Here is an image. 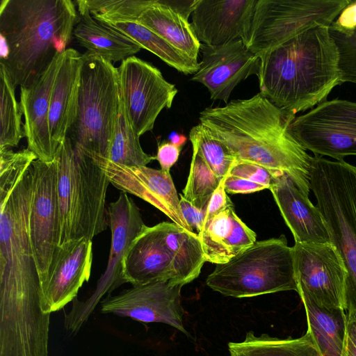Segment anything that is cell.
I'll return each instance as SVG.
<instances>
[{
  "instance_id": "1",
  "label": "cell",
  "mask_w": 356,
  "mask_h": 356,
  "mask_svg": "<svg viewBox=\"0 0 356 356\" xmlns=\"http://www.w3.org/2000/svg\"><path fill=\"white\" fill-rule=\"evenodd\" d=\"M294 119L260 92L224 106L206 108L199 116L200 124L229 149L236 161L285 173L309 195L312 156L289 131Z\"/></svg>"
},
{
  "instance_id": "23",
  "label": "cell",
  "mask_w": 356,
  "mask_h": 356,
  "mask_svg": "<svg viewBox=\"0 0 356 356\" xmlns=\"http://www.w3.org/2000/svg\"><path fill=\"white\" fill-rule=\"evenodd\" d=\"M197 234L206 261L216 265L228 262L253 245L257 237L234 207L213 217Z\"/></svg>"
},
{
  "instance_id": "32",
  "label": "cell",
  "mask_w": 356,
  "mask_h": 356,
  "mask_svg": "<svg viewBox=\"0 0 356 356\" xmlns=\"http://www.w3.org/2000/svg\"><path fill=\"white\" fill-rule=\"evenodd\" d=\"M282 172H275L248 161H235L225 177L227 193L247 194L270 188Z\"/></svg>"
},
{
  "instance_id": "2",
  "label": "cell",
  "mask_w": 356,
  "mask_h": 356,
  "mask_svg": "<svg viewBox=\"0 0 356 356\" xmlns=\"http://www.w3.org/2000/svg\"><path fill=\"white\" fill-rule=\"evenodd\" d=\"M258 56L259 92L293 118L326 101L343 83L328 26L313 27Z\"/></svg>"
},
{
  "instance_id": "18",
  "label": "cell",
  "mask_w": 356,
  "mask_h": 356,
  "mask_svg": "<svg viewBox=\"0 0 356 356\" xmlns=\"http://www.w3.org/2000/svg\"><path fill=\"white\" fill-rule=\"evenodd\" d=\"M62 54H57L45 71L29 86L20 87V108L24 118L23 130L28 149L42 161L52 162L55 148L49 121L50 97Z\"/></svg>"
},
{
  "instance_id": "13",
  "label": "cell",
  "mask_w": 356,
  "mask_h": 356,
  "mask_svg": "<svg viewBox=\"0 0 356 356\" xmlns=\"http://www.w3.org/2000/svg\"><path fill=\"white\" fill-rule=\"evenodd\" d=\"M184 285L172 280L133 285L101 302V312L129 317L143 323L168 324L185 334L181 289Z\"/></svg>"
},
{
  "instance_id": "14",
  "label": "cell",
  "mask_w": 356,
  "mask_h": 356,
  "mask_svg": "<svg viewBox=\"0 0 356 356\" xmlns=\"http://www.w3.org/2000/svg\"><path fill=\"white\" fill-rule=\"evenodd\" d=\"M87 156L104 172L115 188L145 200L178 226L193 232L181 213L180 199L170 172L147 165L126 166L99 156Z\"/></svg>"
},
{
  "instance_id": "41",
  "label": "cell",
  "mask_w": 356,
  "mask_h": 356,
  "mask_svg": "<svg viewBox=\"0 0 356 356\" xmlns=\"http://www.w3.org/2000/svg\"><path fill=\"white\" fill-rule=\"evenodd\" d=\"M343 356H356V313L348 312L347 336Z\"/></svg>"
},
{
  "instance_id": "12",
  "label": "cell",
  "mask_w": 356,
  "mask_h": 356,
  "mask_svg": "<svg viewBox=\"0 0 356 356\" xmlns=\"http://www.w3.org/2000/svg\"><path fill=\"white\" fill-rule=\"evenodd\" d=\"M295 277L299 295L330 307L346 309L347 271L331 243H295Z\"/></svg>"
},
{
  "instance_id": "6",
  "label": "cell",
  "mask_w": 356,
  "mask_h": 356,
  "mask_svg": "<svg viewBox=\"0 0 356 356\" xmlns=\"http://www.w3.org/2000/svg\"><path fill=\"white\" fill-rule=\"evenodd\" d=\"M120 102L118 67L86 51L82 54L76 118L67 136L75 149L108 159Z\"/></svg>"
},
{
  "instance_id": "42",
  "label": "cell",
  "mask_w": 356,
  "mask_h": 356,
  "mask_svg": "<svg viewBox=\"0 0 356 356\" xmlns=\"http://www.w3.org/2000/svg\"><path fill=\"white\" fill-rule=\"evenodd\" d=\"M170 142L175 145L181 147L186 143V138L182 134H177L176 132H172L170 136Z\"/></svg>"
},
{
  "instance_id": "5",
  "label": "cell",
  "mask_w": 356,
  "mask_h": 356,
  "mask_svg": "<svg viewBox=\"0 0 356 356\" xmlns=\"http://www.w3.org/2000/svg\"><path fill=\"white\" fill-rule=\"evenodd\" d=\"M309 185L347 271L346 309L356 313V165L314 154Z\"/></svg>"
},
{
  "instance_id": "29",
  "label": "cell",
  "mask_w": 356,
  "mask_h": 356,
  "mask_svg": "<svg viewBox=\"0 0 356 356\" xmlns=\"http://www.w3.org/2000/svg\"><path fill=\"white\" fill-rule=\"evenodd\" d=\"M102 24L124 34L143 49L152 52L166 64L184 74H193L198 69L199 62L185 56L137 20Z\"/></svg>"
},
{
  "instance_id": "33",
  "label": "cell",
  "mask_w": 356,
  "mask_h": 356,
  "mask_svg": "<svg viewBox=\"0 0 356 356\" xmlns=\"http://www.w3.org/2000/svg\"><path fill=\"white\" fill-rule=\"evenodd\" d=\"M222 180L197 149L193 147L189 175L181 194L184 197L195 207L204 208Z\"/></svg>"
},
{
  "instance_id": "27",
  "label": "cell",
  "mask_w": 356,
  "mask_h": 356,
  "mask_svg": "<svg viewBox=\"0 0 356 356\" xmlns=\"http://www.w3.org/2000/svg\"><path fill=\"white\" fill-rule=\"evenodd\" d=\"M159 225L174 259L177 281L182 285L193 281L206 261L198 234L174 222H162Z\"/></svg>"
},
{
  "instance_id": "22",
  "label": "cell",
  "mask_w": 356,
  "mask_h": 356,
  "mask_svg": "<svg viewBox=\"0 0 356 356\" xmlns=\"http://www.w3.org/2000/svg\"><path fill=\"white\" fill-rule=\"evenodd\" d=\"M82 54L68 48L63 53L52 88L49 112L50 134L56 149L75 122L80 88Z\"/></svg>"
},
{
  "instance_id": "3",
  "label": "cell",
  "mask_w": 356,
  "mask_h": 356,
  "mask_svg": "<svg viewBox=\"0 0 356 356\" xmlns=\"http://www.w3.org/2000/svg\"><path fill=\"white\" fill-rule=\"evenodd\" d=\"M70 0H1L0 36L8 56L0 61L15 86H31L63 53L78 20Z\"/></svg>"
},
{
  "instance_id": "17",
  "label": "cell",
  "mask_w": 356,
  "mask_h": 356,
  "mask_svg": "<svg viewBox=\"0 0 356 356\" xmlns=\"http://www.w3.org/2000/svg\"><path fill=\"white\" fill-rule=\"evenodd\" d=\"M92 240L83 238L60 246L49 276L41 288V308L57 312L72 301L90 277Z\"/></svg>"
},
{
  "instance_id": "31",
  "label": "cell",
  "mask_w": 356,
  "mask_h": 356,
  "mask_svg": "<svg viewBox=\"0 0 356 356\" xmlns=\"http://www.w3.org/2000/svg\"><path fill=\"white\" fill-rule=\"evenodd\" d=\"M140 136L132 129L121 98L118 120L111 145L108 160L126 166H143L156 159L145 153Z\"/></svg>"
},
{
  "instance_id": "36",
  "label": "cell",
  "mask_w": 356,
  "mask_h": 356,
  "mask_svg": "<svg viewBox=\"0 0 356 356\" xmlns=\"http://www.w3.org/2000/svg\"><path fill=\"white\" fill-rule=\"evenodd\" d=\"M329 31L338 48L342 83L356 84V29L348 34Z\"/></svg>"
},
{
  "instance_id": "34",
  "label": "cell",
  "mask_w": 356,
  "mask_h": 356,
  "mask_svg": "<svg viewBox=\"0 0 356 356\" xmlns=\"http://www.w3.org/2000/svg\"><path fill=\"white\" fill-rule=\"evenodd\" d=\"M155 0H76L78 8L87 10L102 23L136 21Z\"/></svg>"
},
{
  "instance_id": "11",
  "label": "cell",
  "mask_w": 356,
  "mask_h": 356,
  "mask_svg": "<svg viewBox=\"0 0 356 356\" xmlns=\"http://www.w3.org/2000/svg\"><path fill=\"white\" fill-rule=\"evenodd\" d=\"M122 101L129 123L138 136L154 128L163 108H170L178 92L155 66L135 56L118 67Z\"/></svg>"
},
{
  "instance_id": "40",
  "label": "cell",
  "mask_w": 356,
  "mask_h": 356,
  "mask_svg": "<svg viewBox=\"0 0 356 356\" xmlns=\"http://www.w3.org/2000/svg\"><path fill=\"white\" fill-rule=\"evenodd\" d=\"M181 147L170 142H165L158 146L156 159L159 161L161 169L170 172L171 167L177 162Z\"/></svg>"
},
{
  "instance_id": "9",
  "label": "cell",
  "mask_w": 356,
  "mask_h": 356,
  "mask_svg": "<svg viewBox=\"0 0 356 356\" xmlns=\"http://www.w3.org/2000/svg\"><path fill=\"white\" fill-rule=\"evenodd\" d=\"M289 131L306 150L315 155L337 161L356 156V102L326 100L296 117Z\"/></svg>"
},
{
  "instance_id": "19",
  "label": "cell",
  "mask_w": 356,
  "mask_h": 356,
  "mask_svg": "<svg viewBox=\"0 0 356 356\" xmlns=\"http://www.w3.org/2000/svg\"><path fill=\"white\" fill-rule=\"evenodd\" d=\"M108 227L111 231V245L105 272L88 302L93 305L105 293L124 283L122 262L133 241L147 227L139 209L127 193L121 192L118 198L107 208Z\"/></svg>"
},
{
  "instance_id": "38",
  "label": "cell",
  "mask_w": 356,
  "mask_h": 356,
  "mask_svg": "<svg viewBox=\"0 0 356 356\" xmlns=\"http://www.w3.org/2000/svg\"><path fill=\"white\" fill-rule=\"evenodd\" d=\"M231 207H233L232 202L225 191L223 179L209 201L203 227L213 217Z\"/></svg>"
},
{
  "instance_id": "26",
  "label": "cell",
  "mask_w": 356,
  "mask_h": 356,
  "mask_svg": "<svg viewBox=\"0 0 356 356\" xmlns=\"http://www.w3.org/2000/svg\"><path fill=\"white\" fill-rule=\"evenodd\" d=\"M187 57L197 61L201 43L188 19L164 0H155L137 19Z\"/></svg>"
},
{
  "instance_id": "30",
  "label": "cell",
  "mask_w": 356,
  "mask_h": 356,
  "mask_svg": "<svg viewBox=\"0 0 356 356\" xmlns=\"http://www.w3.org/2000/svg\"><path fill=\"white\" fill-rule=\"evenodd\" d=\"M15 86L0 64V150L17 147L24 137L22 112L15 97Z\"/></svg>"
},
{
  "instance_id": "10",
  "label": "cell",
  "mask_w": 356,
  "mask_h": 356,
  "mask_svg": "<svg viewBox=\"0 0 356 356\" xmlns=\"http://www.w3.org/2000/svg\"><path fill=\"white\" fill-rule=\"evenodd\" d=\"M32 193L29 227L40 286L47 282L59 246L57 165L38 159L31 164Z\"/></svg>"
},
{
  "instance_id": "16",
  "label": "cell",
  "mask_w": 356,
  "mask_h": 356,
  "mask_svg": "<svg viewBox=\"0 0 356 356\" xmlns=\"http://www.w3.org/2000/svg\"><path fill=\"white\" fill-rule=\"evenodd\" d=\"M257 0H195L191 26L201 44L221 46L237 39L246 44Z\"/></svg>"
},
{
  "instance_id": "24",
  "label": "cell",
  "mask_w": 356,
  "mask_h": 356,
  "mask_svg": "<svg viewBox=\"0 0 356 356\" xmlns=\"http://www.w3.org/2000/svg\"><path fill=\"white\" fill-rule=\"evenodd\" d=\"M78 12L72 35L86 51L112 63L123 61L143 49L124 34L96 20L87 10L78 8Z\"/></svg>"
},
{
  "instance_id": "35",
  "label": "cell",
  "mask_w": 356,
  "mask_h": 356,
  "mask_svg": "<svg viewBox=\"0 0 356 356\" xmlns=\"http://www.w3.org/2000/svg\"><path fill=\"white\" fill-rule=\"evenodd\" d=\"M192 147L197 149L218 177L223 179L236 159L229 149L202 124L189 133Z\"/></svg>"
},
{
  "instance_id": "25",
  "label": "cell",
  "mask_w": 356,
  "mask_h": 356,
  "mask_svg": "<svg viewBox=\"0 0 356 356\" xmlns=\"http://www.w3.org/2000/svg\"><path fill=\"white\" fill-rule=\"evenodd\" d=\"M306 312L308 330L321 356H343L347 336L345 309L321 305L300 295Z\"/></svg>"
},
{
  "instance_id": "21",
  "label": "cell",
  "mask_w": 356,
  "mask_h": 356,
  "mask_svg": "<svg viewBox=\"0 0 356 356\" xmlns=\"http://www.w3.org/2000/svg\"><path fill=\"white\" fill-rule=\"evenodd\" d=\"M269 189L295 243H330L320 209L286 174L279 175Z\"/></svg>"
},
{
  "instance_id": "39",
  "label": "cell",
  "mask_w": 356,
  "mask_h": 356,
  "mask_svg": "<svg viewBox=\"0 0 356 356\" xmlns=\"http://www.w3.org/2000/svg\"><path fill=\"white\" fill-rule=\"evenodd\" d=\"M330 30L348 34L356 29V1H350L329 26Z\"/></svg>"
},
{
  "instance_id": "8",
  "label": "cell",
  "mask_w": 356,
  "mask_h": 356,
  "mask_svg": "<svg viewBox=\"0 0 356 356\" xmlns=\"http://www.w3.org/2000/svg\"><path fill=\"white\" fill-rule=\"evenodd\" d=\"M350 1L257 0L246 46L259 55L313 27H329Z\"/></svg>"
},
{
  "instance_id": "28",
  "label": "cell",
  "mask_w": 356,
  "mask_h": 356,
  "mask_svg": "<svg viewBox=\"0 0 356 356\" xmlns=\"http://www.w3.org/2000/svg\"><path fill=\"white\" fill-rule=\"evenodd\" d=\"M230 356H321L309 333L297 339L246 334L241 342L228 343Z\"/></svg>"
},
{
  "instance_id": "20",
  "label": "cell",
  "mask_w": 356,
  "mask_h": 356,
  "mask_svg": "<svg viewBox=\"0 0 356 356\" xmlns=\"http://www.w3.org/2000/svg\"><path fill=\"white\" fill-rule=\"evenodd\" d=\"M122 280L132 285L170 280L178 282L174 259L159 224L147 226L130 245L122 262Z\"/></svg>"
},
{
  "instance_id": "15",
  "label": "cell",
  "mask_w": 356,
  "mask_h": 356,
  "mask_svg": "<svg viewBox=\"0 0 356 356\" xmlns=\"http://www.w3.org/2000/svg\"><path fill=\"white\" fill-rule=\"evenodd\" d=\"M201 61L191 81L203 84L213 100L227 104L234 88L251 75H259L261 60L241 39L221 46L201 44Z\"/></svg>"
},
{
  "instance_id": "7",
  "label": "cell",
  "mask_w": 356,
  "mask_h": 356,
  "mask_svg": "<svg viewBox=\"0 0 356 356\" xmlns=\"http://www.w3.org/2000/svg\"><path fill=\"white\" fill-rule=\"evenodd\" d=\"M206 283L213 291L234 298L298 292L293 248L284 235L256 241L228 262L216 264Z\"/></svg>"
},
{
  "instance_id": "37",
  "label": "cell",
  "mask_w": 356,
  "mask_h": 356,
  "mask_svg": "<svg viewBox=\"0 0 356 356\" xmlns=\"http://www.w3.org/2000/svg\"><path fill=\"white\" fill-rule=\"evenodd\" d=\"M180 209L183 217L193 232L200 233L204 225L207 207L198 208L180 195Z\"/></svg>"
},
{
  "instance_id": "4",
  "label": "cell",
  "mask_w": 356,
  "mask_h": 356,
  "mask_svg": "<svg viewBox=\"0 0 356 356\" xmlns=\"http://www.w3.org/2000/svg\"><path fill=\"white\" fill-rule=\"evenodd\" d=\"M60 216L59 246L92 238L107 227L106 198L110 181L89 156L75 149L70 138L55 156Z\"/></svg>"
}]
</instances>
